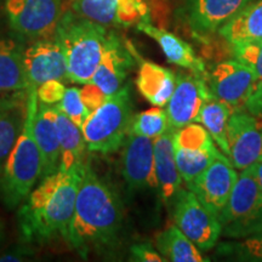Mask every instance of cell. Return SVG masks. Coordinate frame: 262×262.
<instances>
[{
	"label": "cell",
	"instance_id": "cell-22",
	"mask_svg": "<svg viewBox=\"0 0 262 262\" xmlns=\"http://www.w3.org/2000/svg\"><path fill=\"white\" fill-rule=\"evenodd\" d=\"M175 84L176 74L173 71L155 62L140 60L136 88L152 106L165 107L175 89Z\"/></svg>",
	"mask_w": 262,
	"mask_h": 262
},
{
	"label": "cell",
	"instance_id": "cell-8",
	"mask_svg": "<svg viewBox=\"0 0 262 262\" xmlns=\"http://www.w3.org/2000/svg\"><path fill=\"white\" fill-rule=\"evenodd\" d=\"M173 156L186 185L216 159H228L217 149L210 134L199 123H192L173 131Z\"/></svg>",
	"mask_w": 262,
	"mask_h": 262
},
{
	"label": "cell",
	"instance_id": "cell-40",
	"mask_svg": "<svg viewBox=\"0 0 262 262\" xmlns=\"http://www.w3.org/2000/svg\"><path fill=\"white\" fill-rule=\"evenodd\" d=\"M5 235V229H4V224H3L2 220H0V245H2L3 241H4Z\"/></svg>",
	"mask_w": 262,
	"mask_h": 262
},
{
	"label": "cell",
	"instance_id": "cell-6",
	"mask_svg": "<svg viewBox=\"0 0 262 262\" xmlns=\"http://www.w3.org/2000/svg\"><path fill=\"white\" fill-rule=\"evenodd\" d=\"M219 221L226 238L242 239L262 231V188L248 168L238 175Z\"/></svg>",
	"mask_w": 262,
	"mask_h": 262
},
{
	"label": "cell",
	"instance_id": "cell-16",
	"mask_svg": "<svg viewBox=\"0 0 262 262\" xmlns=\"http://www.w3.org/2000/svg\"><path fill=\"white\" fill-rule=\"evenodd\" d=\"M228 158L235 169L244 170L262 162V129L244 110L231 114L227 126Z\"/></svg>",
	"mask_w": 262,
	"mask_h": 262
},
{
	"label": "cell",
	"instance_id": "cell-14",
	"mask_svg": "<svg viewBox=\"0 0 262 262\" xmlns=\"http://www.w3.org/2000/svg\"><path fill=\"white\" fill-rule=\"evenodd\" d=\"M238 175L231 160L216 159L187 183V188L219 217L233 192Z\"/></svg>",
	"mask_w": 262,
	"mask_h": 262
},
{
	"label": "cell",
	"instance_id": "cell-24",
	"mask_svg": "<svg viewBox=\"0 0 262 262\" xmlns=\"http://www.w3.org/2000/svg\"><path fill=\"white\" fill-rule=\"evenodd\" d=\"M57 125L60 137V169L70 171L83 168L86 163V143L81 127L62 113L57 107Z\"/></svg>",
	"mask_w": 262,
	"mask_h": 262
},
{
	"label": "cell",
	"instance_id": "cell-39",
	"mask_svg": "<svg viewBox=\"0 0 262 262\" xmlns=\"http://www.w3.org/2000/svg\"><path fill=\"white\" fill-rule=\"evenodd\" d=\"M14 94H9V95H0V111L3 110L5 106H8V104L11 102L12 97H14Z\"/></svg>",
	"mask_w": 262,
	"mask_h": 262
},
{
	"label": "cell",
	"instance_id": "cell-33",
	"mask_svg": "<svg viewBox=\"0 0 262 262\" xmlns=\"http://www.w3.org/2000/svg\"><path fill=\"white\" fill-rule=\"evenodd\" d=\"M67 88L61 80H48L37 88V98L40 103L55 106L63 98Z\"/></svg>",
	"mask_w": 262,
	"mask_h": 262
},
{
	"label": "cell",
	"instance_id": "cell-26",
	"mask_svg": "<svg viewBox=\"0 0 262 262\" xmlns=\"http://www.w3.org/2000/svg\"><path fill=\"white\" fill-rule=\"evenodd\" d=\"M156 249L165 261L171 262H208L202 251L176 225L169 226L157 235Z\"/></svg>",
	"mask_w": 262,
	"mask_h": 262
},
{
	"label": "cell",
	"instance_id": "cell-10",
	"mask_svg": "<svg viewBox=\"0 0 262 262\" xmlns=\"http://www.w3.org/2000/svg\"><path fill=\"white\" fill-rule=\"evenodd\" d=\"M206 73H195L188 71L176 74V84L173 93L166 104L169 129L178 130L196 123L202 107L206 101L214 97L206 83Z\"/></svg>",
	"mask_w": 262,
	"mask_h": 262
},
{
	"label": "cell",
	"instance_id": "cell-37",
	"mask_svg": "<svg viewBox=\"0 0 262 262\" xmlns=\"http://www.w3.org/2000/svg\"><path fill=\"white\" fill-rule=\"evenodd\" d=\"M33 253L29 249L25 247H17L11 249V250L6 251L0 256V261H24L27 260L29 256H32Z\"/></svg>",
	"mask_w": 262,
	"mask_h": 262
},
{
	"label": "cell",
	"instance_id": "cell-29",
	"mask_svg": "<svg viewBox=\"0 0 262 262\" xmlns=\"http://www.w3.org/2000/svg\"><path fill=\"white\" fill-rule=\"evenodd\" d=\"M215 248L216 256L225 260L262 262V231L247 238L224 241Z\"/></svg>",
	"mask_w": 262,
	"mask_h": 262
},
{
	"label": "cell",
	"instance_id": "cell-2",
	"mask_svg": "<svg viewBox=\"0 0 262 262\" xmlns=\"http://www.w3.org/2000/svg\"><path fill=\"white\" fill-rule=\"evenodd\" d=\"M84 166L57 171L41 180L18 206L17 225L24 242L48 244L66 239L74 214Z\"/></svg>",
	"mask_w": 262,
	"mask_h": 262
},
{
	"label": "cell",
	"instance_id": "cell-30",
	"mask_svg": "<svg viewBox=\"0 0 262 262\" xmlns=\"http://www.w3.org/2000/svg\"><path fill=\"white\" fill-rule=\"evenodd\" d=\"M168 129L169 123L166 111L163 110V107L153 106V108L134 116L130 134H136L155 140Z\"/></svg>",
	"mask_w": 262,
	"mask_h": 262
},
{
	"label": "cell",
	"instance_id": "cell-19",
	"mask_svg": "<svg viewBox=\"0 0 262 262\" xmlns=\"http://www.w3.org/2000/svg\"><path fill=\"white\" fill-rule=\"evenodd\" d=\"M34 136L40 152L42 180L60 169V137L57 125V106H49L38 101L34 117Z\"/></svg>",
	"mask_w": 262,
	"mask_h": 262
},
{
	"label": "cell",
	"instance_id": "cell-35",
	"mask_svg": "<svg viewBox=\"0 0 262 262\" xmlns=\"http://www.w3.org/2000/svg\"><path fill=\"white\" fill-rule=\"evenodd\" d=\"M130 260L136 262L165 261L159 251L150 243H136L130 248Z\"/></svg>",
	"mask_w": 262,
	"mask_h": 262
},
{
	"label": "cell",
	"instance_id": "cell-38",
	"mask_svg": "<svg viewBox=\"0 0 262 262\" xmlns=\"http://www.w3.org/2000/svg\"><path fill=\"white\" fill-rule=\"evenodd\" d=\"M250 170L251 172H253V175L256 178L257 182L260 183L261 188H262V162L261 163H256V164H253V165H250L248 168Z\"/></svg>",
	"mask_w": 262,
	"mask_h": 262
},
{
	"label": "cell",
	"instance_id": "cell-1",
	"mask_svg": "<svg viewBox=\"0 0 262 262\" xmlns=\"http://www.w3.org/2000/svg\"><path fill=\"white\" fill-rule=\"evenodd\" d=\"M123 228L122 199L86 162L64 241L84 258L91 254L106 255L117 249Z\"/></svg>",
	"mask_w": 262,
	"mask_h": 262
},
{
	"label": "cell",
	"instance_id": "cell-4",
	"mask_svg": "<svg viewBox=\"0 0 262 262\" xmlns=\"http://www.w3.org/2000/svg\"><path fill=\"white\" fill-rule=\"evenodd\" d=\"M108 34L102 25L73 11L63 12L54 35L63 48L70 83L84 85L91 80L102 58Z\"/></svg>",
	"mask_w": 262,
	"mask_h": 262
},
{
	"label": "cell",
	"instance_id": "cell-23",
	"mask_svg": "<svg viewBox=\"0 0 262 262\" xmlns=\"http://www.w3.org/2000/svg\"><path fill=\"white\" fill-rule=\"evenodd\" d=\"M25 49L17 40L0 38V95L27 90Z\"/></svg>",
	"mask_w": 262,
	"mask_h": 262
},
{
	"label": "cell",
	"instance_id": "cell-13",
	"mask_svg": "<svg viewBox=\"0 0 262 262\" xmlns=\"http://www.w3.org/2000/svg\"><path fill=\"white\" fill-rule=\"evenodd\" d=\"M72 11L104 26L131 27L149 21L148 6L143 0H71Z\"/></svg>",
	"mask_w": 262,
	"mask_h": 262
},
{
	"label": "cell",
	"instance_id": "cell-11",
	"mask_svg": "<svg viewBox=\"0 0 262 262\" xmlns=\"http://www.w3.org/2000/svg\"><path fill=\"white\" fill-rule=\"evenodd\" d=\"M122 149V176L127 191L158 194L153 140L129 134Z\"/></svg>",
	"mask_w": 262,
	"mask_h": 262
},
{
	"label": "cell",
	"instance_id": "cell-36",
	"mask_svg": "<svg viewBox=\"0 0 262 262\" xmlns=\"http://www.w3.org/2000/svg\"><path fill=\"white\" fill-rule=\"evenodd\" d=\"M243 110L254 118L257 126L262 129V81H258L251 96L244 104Z\"/></svg>",
	"mask_w": 262,
	"mask_h": 262
},
{
	"label": "cell",
	"instance_id": "cell-5",
	"mask_svg": "<svg viewBox=\"0 0 262 262\" xmlns=\"http://www.w3.org/2000/svg\"><path fill=\"white\" fill-rule=\"evenodd\" d=\"M134 116L130 85H123L81 125L88 152L107 156L122 149L130 134Z\"/></svg>",
	"mask_w": 262,
	"mask_h": 262
},
{
	"label": "cell",
	"instance_id": "cell-3",
	"mask_svg": "<svg viewBox=\"0 0 262 262\" xmlns=\"http://www.w3.org/2000/svg\"><path fill=\"white\" fill-rule=\"evenodd\" d=\"M37 107V88H28L24 129L0 170V202L8 210H15L24 203L41 175L40 152L34 136Z\"/></svg>",
	"mask_w": 262,
	"mask_h": 262
},
{
	"label": "cell",
	"instance_id": "cell-27",
	"mask_svg": "<svg viewBox=\"0 0 262 262\" xmlns=\"http://www.w3.org/2000/svg\"><path fill=\"white\" fill-rule=\"evenodd\" d=\"M217 33L229 44L262 39V0H254Z\"/></svg>",
	"mask_w": 262,
	"mask_h": 262
},
{
	"label": "cell",
	"instance_id": "cell-18",
	"mask_svg": "<svg viewBox=\"0 0 262 262\" xmlns=\"http://www.w3.org/2000/svg\"><path fill=\"white\" fill-rule=\"evenodd\" d=\"M134 61L129 45L116 33L110 32L102 58L89 83L97 85L107 96H111L124 85Z\"/></svg>",
	"mask_w": 262,
	"mask_h": 262
},
{
	"label": "cell",
	"instance_id": "cell-17",
	"mask_svg": "<svg viewBox=\"0 0 262 262\" xmlns=\"http://www.w3.org/2000/svg\"><path fill=\"white\" fill-rule=\"evenodd\" d=\"M254 0H185L181 14L195 35L206 37L219 32L229 19Z\"/></svg>",
	"mask_w": 262,
	"mask_h": 262
},
{
	"label": "cell",
	"instance_id": "cell-31",
	"mask_svg": "<svg viewBox=\"0 0 262 262\" xmlns=\"http://www.w3.org/2000/svg\"><path fill=\"white\" fill-rule=\"evenodd\" d=\"M231 47L234 60L248 67L257 80L262 81V39L233 42Z\"/></svg>",
	"mask_w": 262,
	"mask_h": 262
},
{
	"label": "cell",
	"instance_id": "cell-20",
	"mask_svg": "<svg viewBox=\"0 0 262 262\" xmlns=\"http://www.w3.org/2000/svg\"><path fill=\"white\" fill-rule=\"evenodd\" d=\"M173 131L168 129L165 133L153 140L156 175L158 180V195L164 205L170 208L173 199L182 188L183 180L179 171L173 156L172 136Z\"/></svg>",
	"mask_w": 262,
	"mask_h": 262
},
{
	"label": "cell",
	"instance_id": "cell-25",
	"mask_svg": "<svg viewBox=\"0 0 262 262\" xmlns=\"http://www.w3.org/2000/svg\"><path fill=\"white\" fill-rule=\"evenodd\" d=\"M27 114V90L15 93L11 102L0 111V170L24 129Z\"/></svg>",
	"mask_w": 262,
	"mask_h": 262
},
{
	"label": "cell",
	"instance_id": "cell-34",
	"mask_svg": "<svg viewBox=\"0 0 262 262\" xmlns=\"http://www.w3.org/2000/svg\"><path fill=\"white\" fill-rule=\"evenodd\" d=\"M80 97L86 110L91 114L107 100L108 96L97 85L94 83H86L80 89Z\"/></svg>",
	"mask_w": 262,
	"mask_h": 262
},
{
	"label": "cell",
	"instance_id": "cell-28",
	"mask_svg": "<svg viewBox=\"0 0 262 262\" xmlns=\"http://www.w3.org/2000/svg\"><path fill=\"white\" fill-rule=\"evenodd\" d=\"M232 113L233 111L227 104L216 100L215 97H211L202 107L199 116L196 118V123L205 127L206 131L211 135L216 146L227 157L229 156L227 126Z\"/></svg>",
	"mask_w": 262,
	"mask_h": 262
},
{
	"label": "cell",
	"instance_id": "cell-12",
	"mask_svg": "<svg viewBox=\"0 0 262 262\" xmlns=\"http://www.w3.org/2000/svg\"><path fill=\"white\" fill-rule=\"evenodd\" d=\"M205 77L212 96L233 112L243 110L258 83L253 72L237 60L220 62Z\"/></svg>",
	"mask_w": 262,
	"mask_h": 262
},
{
	"label": "cell",
	"instance_id": "cell-7",
	"mask_svg": "<svg viewBox=\"0 0 262 262\" xmlns=\"http://www.w3.org/2000/svg\"><path fill=\"white\" fill-rule=\"evenodd\" d=\"M172 220L201 251L216 247L221 237L219 217L199 202L191 189L181 188L170 205Z\"/></svg>",
	"mask_w": 262,
	"mask_h": 262
},
{
	"label": "cell",
	"instance_id": "cell-21",
	"mask_svg": "<svg viewBox=\"0 0 262 262\" xmlns=\"http://www.w3.org/2000/svg\"><path fill=\"white\" fill-rule=\"evenodd\" d=\"M136 27L159 45L170 63L195 73H206L204 61L196 56L194 49L187 41L166 29L155 27L149 24V21L140 22Z\"/></svg>",
	"mask_w": 262,
	"mask_h": 262
},
{
	"label": "cell",
	"instance_id": "cell-15",
	"mask_svg": "<svg viewBox=\"0 0 262 262\" xmlns=\"http://www.w3.org/2000/svg\"><path fill=\"white\" fill-rule=\"evenodd\" d=\"M24 61L28 88H38L48 80H67V60L55 35L26 47Z\"/></svg>",
	"mask_w": 262,
	"mask_h": 262
},
{
	"label": "cell",
	"instance_id": "cell-9",
	"mask_svg": "<svg viewBox=\"0 0 262 262\" xmlns=\"http://www.w3.org/2000/svg\"><path fill=\"white\" fill-rule=\"evenodd\" d=\"M9 25L32 40L52 37L63 15V0H6Z\"/></svg>",
	"mask_w": 262,
	"mask_h": 262
},
{
	"label": "cell",
	"instance_id": "cell-32",
	"mask_svg": "<svg viewBox=\"0 0 262 262\" xmlns=\"http://www.w3.org/2000/svg\"><path fill=\"white\" fill-rule=\"evenodd\" d=\"M56 106L62 113H64L74 124L78 126L83 125L85 119L90 116L89 111L86 110L80 97L79 88H67L63 95V98Z\"/></svg>",
	"mask_w": 262,
	"mask_h": 262
}]
</instances>
